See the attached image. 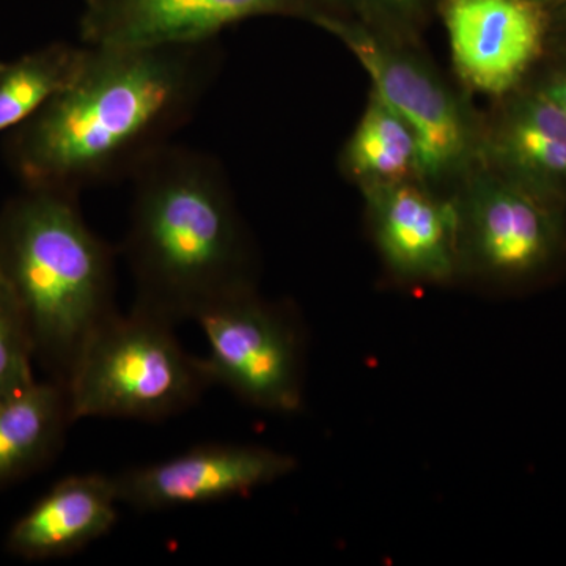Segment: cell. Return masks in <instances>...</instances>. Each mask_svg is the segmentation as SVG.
<instances>
[{"label":"cell","mask_w":566,"mask_h":566,"mask_svg":"<svg viewBox=\"0 0 566 566\" xmlns=\"http://www.w3.org/2000/svg\"><path fill=\"white\" fill-rule=\"evenodd\" d=\"M218 39L158 48L88 46L80 76L11 132L24 188L77 193L129 180L172 142L210 92Z\"/></svg>","instance_id":"cell-1"},{"label":"cell","mask_w":566,"mask_h":566,"mask_svg":"<svg viewBox=\"0 0 566 566\" xmlns=\"http://www.w3.org/2000/svg\"><path fill=\"white\" fill-rule=\"evenodd\" d=\"M129 180L122 253L133 307L177 326L256 290L251 241L214 156L170 142Z\"/></svg>","instance_id":"cell-2"},{"label":"cell","mask_w":566,"mask_h":566,"mask_svg":"<svg viewBox=\"0 0 566 566\" xmlns=\"http://www.w3.org/2000/svg\"><path fill=\"white\" fill-rule=\"evenodd\" d=\"M115 262L117 252L85 222L77 193L24 188L0 210V277L52 381L65 386L93 334L120 312Z\"/></svg>","instance_id":"cell-3"},{"label":"cell","mask_w":566,"mask_h":566,"mask_svg":"<svg viewBox=\"0 0 566 566\" xmlns=\"http://www.w3.org/2000/svg\"><path fill=\"white\" fill-rule=\"evenodd\" d=\"M210 387L202 357L182 348L175 324L136 307L118 312L93 334L65 382L76 422L84 417L169 419Z\"/></svg>","instance_id":"cell-4"},{"label":"cell","mask_w":566,"mask_h":566,"mask_svg":"<svg viewBox=\"0 0 566 566\" xmlns=\"http://www.w3.org/2000/svg\"><path fill=\"white\" fill-rule=\"evenodd\" d=\"M311 20L348 48L370 76L371 93L415 133L420 181L431 186L463 177L479 163L482 133L464 104L427 63L403 50V41L327 11Z\"/></svg>","instance_id":"cell-5"},{"label":"cell","mask_w":566,"mask_h":566,"mask_svg":"<svg viewBox=\"0 0 566 566\" xmlns=\"http://www.w3.org/2000/svg\"><path fill=\"white\" fill-rule=\"evenodd\" d=\"M460 277L493 285L534 281L566 251V202L480 161L463 175Z\"/></svg>","instance_id":"cell-6"},{"label":"cell","mask_w":566,"mask_h":566,"mask_svg":"<svg viewBox=\"0 0 566 566\" xmlns=\"http://www.w3.org/2000/svg\"><path fill=\"white\" fill-rule=\"evenodd\" d=\"M208 340L202 357L212 386L263 411H301L305 386L303 323L289 305L248 292L196 319Z\"/></svg>","instance_id":"cell-7"},{"label":"cell","mask_w":566,"mask_h":566,"mask_svg":"<svg viewBox=\"0 0 566 566\" xmlns=\"http://www.w3.org/2000/svg\"><path fill=\"white\" fill-rule=\"evenodd\" d=\"M452 62L471 91L504 98L551 43L549 9L532 0H439Z\"/></svg>","instance_id":"cell-8"},{"label":"cell","mask_w":566,"mask_h":566,"mask_svg":"<svg viewBox=\"0 0 566 566\" xmlns=\"http://www.w3.org/2000/svg\"><path fill=\"white\" fill-rule=\"evenodd\" d=\"M367 218L382 263L405 285H444L460 277L455 196L409 180L364 186Z\"/></svg>","instance_id":"cell-9"},{"label":"cell","mask_w":566,"mask_h":566,"mask_svg":"<svg viewBox=\"0 0 566 566\" xmlns=\"http://www.w3.org/2000/svg\"><path fill=\"white\" fill-rule=\"evenodd\" d=\"M294 468L293 457L266 447L208 444L112 476L120 504L161 512L249 494L292 474Z\"/></svg>","instance_id":"cell-10"},{"label":"cell","mask_w":566,"mask_h":566,"mask_svg":"<svg viewBox=\"0 0 566 566\" xmlns=\"http://www.w3.org/2000/svg\"><path fill=\"white\" fill-rule=\"evenodd\" d=\"M316 11L312 0H84L81 36L87 46H174L216 40L253 17Z\"/></svg>","instance_id":"cell-11"},{"label":"cell","mask_w":566,"mask_h":566,"mask_svg":"<svg viewBox=\"0 0 566 566\" xmlns=\"http://www.w3.org/2000/svg\"><path fill=\"white\" fill-rule=\"evenodd\" d=\"M118 504L114 476H66L13 524L7 549L29 562L73 556L109 534L117 524Z\"/></svg>","instance_id":"cell-12"},{"label":"cell","mask_w":566,"mask_h":566,"mask_svg":"<svg viewBox=\"0 0 566 566\" xmlns=\"http://www.w3.org/2000/svg\"><path fill=\"white\" fill-rule=\"evenodd\" d=\"M486 132L480 161L566 202V115L536 88H516Z\"/></svg>","instance_id":"cell-13"},{"label":"cell","mask_w":566,"mask_h":566,"mask_svg":"<svg viewBox=\"0 0 566 566\" xmlns=\"http://www.w3.org/2000/svg\"><path fill=\"white\" fill-rule=\"evenodd\" d=\"M76 422L61 382L32 381L0 400V488L40 471Z\"/></svg>","instance_id":"cell-14"},{"label":"cell","mask_w":566,"mask_h":566,"mask_svg":"<svg viewBox=\"0 0 566 566\" xmlns=\"http://www.w3.org/2000/svg\"><path fill=\"white\" fill-rule=\"evenodd\" d=\"M88 46L54 43L0 62V133L13 132L80 76Z\"/></svg>","instance_id":"cell-15"},{"label":"cell","mask_w":566,"mask_h":566,"mask_svg":"<svg viewBox=\"0 0 566 566\" xmlns=\"http://www.w3.org/2000/svg\"><path fill=\"white\" fill-rule=\"evenodd\" d=\"M344 167L364 186L417 178L419 147L403 118L375 93L344 151ZM419 180V178H417Z\"/></svg>","instance_id":"cell-16"},{"label":"cell","mask_w":566,"mask_h":566,"mask_svg":"<svg viewBox=\"0 0 566 566\" xmlns=\"http://www.w3.org/2000/svg\"><path fill=\"white\" fill-rule=\"evenodd\" d=\"M32 334L17 297L0 277V400L32 381Z\"/></svg>","instance_id":"cell-17"},{"label":"cell","mask_w":566,"mask_h":566,"mask_svg":"<svg viewBox=\"0 0 566 566\" xmlns=\"http://www.w3.org/2000/svg\"><path fill=\"white\" fill-rule=\"evenodd\" d=\"M375 31L403 41L412 35L427 13L428 0H326Z\"/></svg>","instance_id":"cell-18"},{"label":"cell","mask_w":566,"mask_h":566,"mask_svg":"<svg viewBox=\"0 0 566 566\" xmlns=\"http://www.w3.org/2000/svg\"><path fill=\"white\" fill-rule=\"evenodd\" d=\"M558 51H560V57L553 65L547 66L542 80L536 81L534 88L543 93L566 115V46L558 44Z\"/></svg>","instance_id":"cell-19"},{"label":"cell","mask_w":566,"mask_h":566,"mask_svg":"<svg viewBox=\"0 0 566 566\" xmlns=\"http://www.w3.org/2000/svg\"><path fill=\"white\" fill-rule=\"evenodd\" d=\"M551 40L557 39L558 44L566 46V0H557L549 7Z\"/></svg>","instance_id":"cell-20"},{"label":"cell","mask_w":566,"mask_h":566,"mask_svg":"<svg viewBox=\"0 0 566 566\" xmlns=\"http://www.w3.org/2000/svg\"><path fill=\"white\" fill-rule=\"evenodd\" d=\"M532 2L539 3V6H545L547 9H549L553 3H556L557 0H532Z\"/></svg>","instance_id":"cell-21"}]
</instances>
